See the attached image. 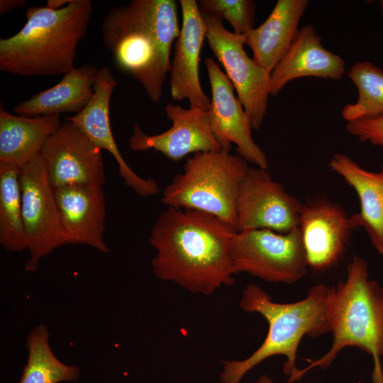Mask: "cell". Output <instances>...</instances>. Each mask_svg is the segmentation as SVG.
Masks as SVG:
<instances>
[{"mask_svg":"<svg viewBox=\"0 0 383 383\" xmlns=\"http://www.w3.org/2000/svg\"><path fill=\"white\" fill-rule=\"evenodd\" d=\"M237 232L210 213L168 206L150 235L157 252L152 260L155 275L206 296L233 284L238 274L232 258Z\"/></svg>","mask_w":383,"mask_h":383,"instance_id":"obj_1","label":"cell"},{"mask_svg":"<svg viewBox=\"0 0 383 383\" xmlns=\"http://www.w3.org/2000/svg\"><path fill=\"white\" fill-rule=\"evenodd\" d=\"M179 33L174 0H133L111 9L101 26L104 44L117 67L138 80L154 103L162 96Z\"/></svg>","mask_w":383,"mask_h":383,"instance_id":"obj_2","label":"cell"},{"mask_svg":"<svg viewBox=\"0 0 383 383\" xmlns=\"http://www.w3.org/2000/svg\"><path fill=\"white\" fill-rule=\"evenodd\" d=\"M93 9L90 0H71L59 10L28 7L22 28L0 39V70L21 77L55 76L72 70Z\"/></svg>","mask_w":383,"mask_h":383,"instance_id":"obj_3","label":"cell"},{"mask_svg":"<svg viewBox=\"0 0 383 383\" xmlns=\"http://www.w3.org/2000/svg\"><path fill=\"white\" fill-rule=\"evenodd\" d=\"M326 317L333 343L328 351L306 367L299 370L287 383L299 381L308 371L328 367L343 349L356 347L373 358V383H383V287L369 279L367 262L355 255L347 277L329 287Z\"/></svg>","mask_w":383,"mask_h":383,"instance_id":"obj_4","label":"cell"},{"mask_svg":"<svg viewBox=\"0 0 383 383\" xmlns=\"http://www.w3.org/2000/svg\"><path fill=\"white\" fill-rule=\"evenodd\" d=\"M329 287L313 286L302 300L289 304L274 302L260 287L249 284L243 291L240 308L248 313H258L268 323V332L261 345L248 358L224 362L220 379L223 383H240L255 366L276 355L287 357L284 373L292 378L297 373L296 357L304 335L316 338L329 333L326 304Z\"/></svg>","mask_w":383,"mask_h":383,"instance_id":"obj_5","label":"cell"},{"mask_svg":"<svg viewBox=\"0 0 383 383\" xmlns=\"http://www.w3.org/2000/svg\"><path fill=\"white\" fill-rule=\"evenodd\" d=\"M249 168L245 160L228 150L194 153L166 186L161 201L210 213L238 231L237 200Z\"/></svg>","mask_w":383,"mask_h":383,"instance_id":"obj_6","label":"cell"},{"mask_svg":"<svg viewBox=\"0 0 383 383\" xmlns=\"http://www.w3.org/2000/svg\"><path fill=\"white\" fill-rule=\"evenodd\" d=\"M232 258L238 273L272 283H295L309 269L299 228L287 233L269 229L238 231Z\"/></svg>","mask_w":383,"mask_h":383,"instance_id":"obj_7","label":"cell"},{"mask_svg":"<svg viewBox=\"0 0 383 383\" xmlns=\"http://www.w3.org/2000/svg\"><path fill=\"white\" fill-rule=\"evenodd\" d=\"M22 216L29 259L25 268L35 271L40 260L66 245L55 189L40 154L20 169Z\"/></svg>","mask_w":383,"mask_h":383,"instance_id":"obj_8","label":"cell"},{"mask_svg":"<svg viewBox=\"0 0 383 383\" xmlns=\"http://www.w3.org/2000/svg\"><path fill=\"white\" fill-rule=\"evenodd\" d=\"M201 15L210 49L236 90L252 128L259 130L267 113L270 73L248 56L243 35L228 30L218 18Z\"/></svg>","mask_w":383,"mask_h":383,"instance_id":"obj_9","label":"cell"},{"mask_svg":"<svg viewBox=\"0 0 383 383\" xmlns=\"http://www.w3.org/2000/svg\"><path fill=\"white\" fill-rule=\"evenodd\" d=\"M301 206L266 169L250 167L237 200L238 231L269 229L287 233L298 228Z\"/></svg>","mask_w":383,"mask_h":383,"instance_id":"obj_10","label":"cell"},{"mask_svg":"<svg viewBox=\"0 0 383 383\" xmlns=\"http://www.w3.org/2000/svg\"><path fill=\"white\" fill-rule=\"evenodd\" d=\"M40 156L54 189L105 183L101 150L70 121H65L48 138Z\"/></svg>","mask_w":383,"mask_h":383,"instance_id":"obj_11","label":"cell"},{"mask_svg":"<svg viewBox=\"0 0 383 383\" xmlns=\"http://www.w3.org/2000/svg\"><path fill=\"white\" fill-rule=\"evenodd\" d=\"M205 66L211 91L207 111L211 131L221 149L230 151L231 144L235 143L240 157L267 170V156L252 137L250 120L240 101L235 96L233 84L211 57L205 60Z\"/></svg>","mask_w":383,"mask_h":383,"instance_id":"obj_12","label":"cell"},{"mask_svg":"<svg viewBox=\"0 0 383 383\" xmlns=\"http://www.w3.org/2000/svg\"><path fill=\"white\" fill-rule=\"evenodd\" d=\"M298 228L309 268L321 273L338 263L354 229L343 207L323 198L302 203Z\"/></svg>","mask_w":383,"mask_h":383,"instance_id":"obj_13","label":"cell"},{"mask_svg":"<svg viewBox=\"0 0 383 383\" xmlns=\"http://www.w3.org/2000/svg\"><path fill=\"white\" fill-rule=\"evenodd\" d=\"M165 113L172 125L161 133L148 135L135 123L128 139L132 150L152 149L177 162L190 153L222 150L211 131L207 111L190 107L184 109L169 103L165 106Z\"/></svg>","mask_w":383,"mask_h":383,"instance_id":"obj_14","label":"cell"},{"mask_svg":"<svg viewBox=\"0 0 383 383\" xmlns=\"http://www.w3.org/2000/svg\"><path fill=\"white\" fill-rule=\"evenodd\" d=\"M117 81L110 69L104 66L97 70L93 87V96L79 113L66 116L65 121L73 123L101 150L111 153L116 161L120 176L126 186L140 196L157 194L160 187L152 179L138 176L127 164L113 138L110 122V101Z\"/></svg>","mask_w":383,"mask_h":383,"instance_id":"obj_15","label":"cell"},{"mask_svg":"<svg viewBox=\"0 0 383 383\" xmlns=\"http://www.w3.org/2000/svg\"><path fill=\"white\" fill-rule=\"evenodd\" d=\"M182 26L171 62L170 91L175 101L187 99L190 108L208 111L211 99L204 93L199 74V55L206 27L195 0H180Z\"/></svg>","mask_w":383,"mask_h":383,"instance_id":"obj_16","label":"cell"},{"mask_svg":"<svg viewBox=\"0 0 383 383\" xmlns=\"http://www.w3.org/2000/svg\"><path fill=\"white\" fill-rule=\"evenodd\" d=\"M55 194L66 245H87L109 253L103 239L106 201L102 186L70 185L55 188Z\"/></svg>","mask_w":383,"mask_h":383,"instance_id":"obj_17","label":"cell"},{"mask_svg":"<svg viewBox=\"0 0 383 383\" xmlns=\"http://www.w3.org/2000/svg\"><path fill=\"white\" fill-rule=\"evenodd\" d=\"M343 58L327 50L311 24L302 26L290 48L270 73V95H277L291 81L314 77L339 80L345 74Z\"/></svg>","mask_w":383,"mask_h":383,"instance_id":"obj_18","label":"cell"},{"mask_svg":"<svg viewBox=\"0 0 383 383\" xmlns=\"http://www.w3.org/2000/svg\"><path fill=\"white\" fill-rule=\"evenodd\" d=\"M329 165L358 196L360 210L350 216L353 228H363L375 250L383 255V164L379 171L371 172L348 155L336 153Z\"/></svg>","mask_w":383,"mask_h":383,"instance_id":"obj_19","label":"cell"},{"mask_svg":"<svg viewBox=\"0 0 383 383\" xmlns=\"http://www.w3.org/2000/svg\"><path fill=\"white\" fill-rule=\"evenodd\" d=\"M307 0H279L266 20L243 35L254 61L271 73L286 54L299 32Z\"/></svg>","mask_w":383,"mask_h":383,"instance_id":"obj_20","label":"cell"},{"mask_svg":"<svg viewBox=\"0 0 383 383\" xmlns=\"http://www.w3.org/2000/svg\"><path fill=\"white\" fill-rule=\"evenodd\" d=\"M60 115L24 116L0 109V165L22 168L61 126Z\"/></svg>","mask_w":383,"mask_h":383,"instance_id":"obj_21","label":"cell"},{"mask_svg":"<svg viewBox=\"0 0 383 383\" xmlns=\"http://www.w3.org/2000/svg\"><path fill=\"white\" fill-rule=\"evenodd\" d=\"M97 70L90 64L74 67L63 74L55 86L16 104L13 110L17 115L24 116L77 114L93 96Z\"/></svg>","mask_w":383,"mask_h":383,"instance_id":"obj_22","label":"cell"},{"mask_svg":"<svg viewBox=\"0 0 383 383\" xmlns=\"http://www.w3.org/2000/svg\"><path fill=\"white\" fill-rule=\"evenodd\" d=\"M49 331L43 323L34 328L26 337L27 362L19 383H59L77 382L79 369L61 362L52 353Z\"/></svg>","mask_w":383,"mask_h":383,"instance_id":"obj_23","label":"cell"},{"mask_svg":"<svg viewBox=\"0 0 383 383\" xmlns=\"http://www.w3.org/2000/svg\"><path fill=\"white\" fill-rule=\"evenodd\" d=\"M19 174L16 167L0 165V243L14 252L27 250Z\"/></svg>","mask_w":383,"mask_h":383,"instance_id":"obj_24","label":"cell"},{"mask_svg":"<svg viewBox=\"0 0 383 383\" xmlns=\"http://www.w3.org/2000/svg\"><path fill=\"white\" fill-rule=\"evenodd\" d=\"M356 86L355 103L344 106L341 115L347 122L368 119L383 114V70L368 61L357 62L348 72Z\"/></svg>","mask_w":383,"mask_h":383,"instance_id":"obj_25","label":"cell"},{"mask_svg":"<svg viewBox=\"0 0 383 383\" xmlns=\"http://www.w3.org/2000/svg\"><path fill=\"white\" fill-rule=\"evenodd\" d=\"M199 2L201 14L226 20L237 35H243L255 28L256 6L252 0H200Z\"/></svg>","mask_w":383,"mask_h":383,"instance_id":"obj_26","label":"cell"},{"mask_svg":"<svg viewBox=\"0 0 383 383\" xmlns=\"http://www.w3.org/2000/svg\"><path fill=\"white\" fill-rule=\"evenodd\" d=\"M346 129L360 140L383 148V114L372 118L348 122Z\"/></svg>","mask_w":383,"mask_h":383,"instance_id":"obj_27","label":"cell"},{"mask_svg":"<svg viewBox=\"0 0 383 383\" xmlns=\"http://www.w3.org/2000/svg\"><path fill=\"white\" fill-rule=\"evenodd\" d=\"M27 4L26 0H1L0 14H4L13 9L23 6Z\"/></svg>","mask_w":383,"mask_h":383,"instance_id":"obj_28","label":"cell"},{"mask_svg":"<svg viewBox=\"0 0 383 383\" xmlns=\"http://www.w3.org/2000/svg\"><path fill=\"white\" fill-rule=\"evenodd\" d=\"M70 1L71 0H48L45 6L53 10H59L67 5Z\"/></svg>","mask_w":383,"mask_h":383,"instance_id":"obj_29","label":"cell"},{"mask_svg":"<svg viewBox=\"0 0 383 383\" xmlns=\"http://www.w3.org/2000/svg\"><path fill=\"white\" fill-rule=\"evenodd\" d=\"M255 383H273L272 380L266 374L261 376Z\"/></svg>","mask_w":383,"mask_h":383,"instance_id":"obj_30","label":"cell"},{"mask_svg":"<svg viewBox=\"0 0 383 383\" xmlns=\"http://www.w3.org/2000/svg\"><path fill=\"white\" fill-rule=\"evenodd\" d=\"M381 4H382V8H383V0L381 1Z\"/></svg>","mask_w":383,"mask_h":383,"instance_id":"obj_31","label":"cell"}]
</instances>
